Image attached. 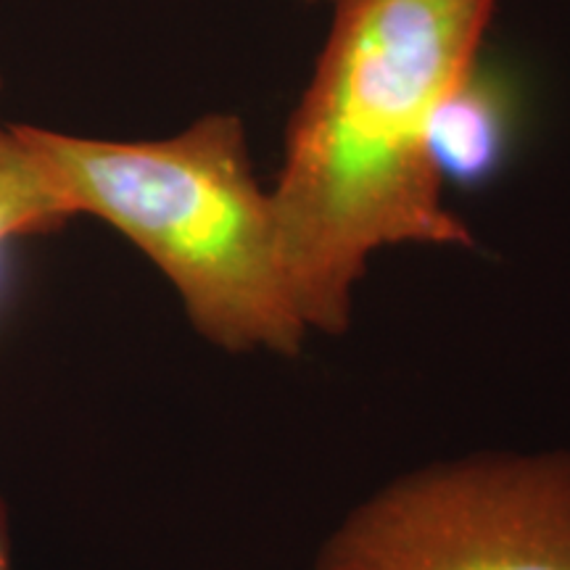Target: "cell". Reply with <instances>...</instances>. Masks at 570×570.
<instances>
[{
  "label": "cell",
  "instance_id": "8",
  "mask_svg": "<svg viewBox=\"0 0 570 570\" xmlns=\"http://www.w3.org/2000/svg\"><path fill=\"white\" fill-rule=\"evenodd\" d=\"M0 90H3V77H0Z\"/></svg>",
  "mask_w": 570,
  "mask_h": 570
},
{
  "label": "cell",
  "instance_id": "1",
  "mask_svg": "<svg viewBox=\"0 0 570 570\" xmlns=\"http://www.w3.org/2000/svg\"><path fill=\"white\" fill-rule=\"evenodd\" d=\"M499 0H338L285 132L281 259L306 331L346 336L383 248H470L431 156L439 104L479 61Z\"/></svg>",
  "mask_w": 570,
  "mask_h": 570
},
{
  "label": "cell",
  "instance_id": "2",
  "mask_svg": "<svg viewBox=\"0 0 570 570\" xmlns=\"http://www.w3.org/2000/svg\"><path fill=\"white\" fill-rule=\"evenodd\" d=\"M75 217L125 235L227 354L298 356L309 338L281 259L275 206L244 119L206 114L161 140H101L19 125Z\"/></svg>",
  "mask_w": 570,
  "mask_h": 570
},
{
  "label": "cell",
  "instance_id": "7",
  "mask_svg": "<svg viewBox=\"0 0 570 570\" xmlns=\"http://www.w3.org/2000/svg\"><path fill=\"white\" fill-rule=\"evenodd\" d=\"M306 3H333V6H336L338 0H306Z\"/></svg>",
  "mask_w": 570,
  "mask_h": 570
},
{
  "label": "cell",
  "instance_id": "4",
  "mask_svg": "<svg viewBox=\"0 0 570 570\" xmlns=\"http://www.w3.org/2000/svg\"><path fill=\"white\" fill-rule=\"evenodd\" d=\"M510 135V85L475 61L446 92L433 117L431 156L441 180H487L504 161Z\"/></svg>",
  "mask_w": 570,
  "mask_h": 570
},
{
  "label": "cell",
  "instance_id": "5",
  "mask_svg": "<svg viewBox=\"0 0 570 570\" xmlns=\"http://www.w3.org/2000/svg\"><path fill=\"white\" fill-rule=\"evenodd\" d=\"M69 219L75 212L19 125L0 127V248L59 230Z\"/></svg>",
  "mask_w": 570,
  "mask_h": 570
},
{
  "label": "cell",
  "instance_id": "3",
  "mask_svg": "<svg viewBox=\"0 0 570 570\" xmlns=\"http://www.w3.org/2000/svg\"><path fill=\"white\" fill-rule=\"evenodd\" d=\"M312 570H570V449L404 470L333 525Z\"/></svg>",
  "mask_w": 570,
  "mask_h": 570
},
{
  "label": "cell",
  "instance_id": "6",
  "mask_svg": "<svg viewBox=\"0 0 570 570\" xmlns=\"http://www.w3.org/2000/svg\"><path fill=\"white\" fill-rule=\"evenodd\" d=\"M0 570H11V560H9V541H6L3 518H0Z\"/></svg>",
  "mask_w": 570,
  "mask_h": 570
}]
</instances>
